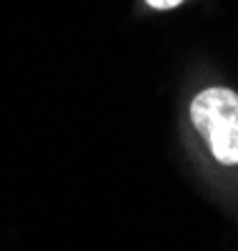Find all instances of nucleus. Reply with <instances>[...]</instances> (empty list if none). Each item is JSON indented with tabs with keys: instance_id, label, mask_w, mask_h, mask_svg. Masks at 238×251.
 Listing matches in <instances>:
<instances>
[{
	"instance_id": "1",
	"label": "nucleus",
	"mask_w": 238,
	"mask_h": 251,
	"mask_svg": "<svg viewBox=\"0 0 238 251\" xmlns=\"http://www.w3.org/2000/svg\"><path fill=\"white\" fill-rule=\"evenodd\" d=\"M190 121L223 166H238V93L206 88L190 103Z\"/></svg>"
},
{
	"instance_id": "2",
	"label": "nucleus",
	"mask_w": 238,
	"mask_h": 251,
	"mask_svg": "<svg viewBox=\"0 0 238 251\" xmlns=\"http://www.w3.org/2000/svg\"><path fill=\"white\" fill-rule=\"evenodd\" d=\"M145 3H148L150 8H158V10H168V8H176V5H181L183 0H145Z\"/></svg>"
}]
</instances>
